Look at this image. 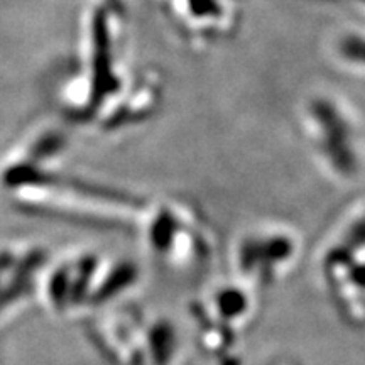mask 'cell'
<instances>
[{"mask_svg": "<svg viewBox=\"0 0 365 365\" xmlns=\"http://www.w3.org/2000/svg\"><path fill=\"white\" fill-rule=\"evenodd\" d=\"M293 242L284 234H262L252 235L242 240L239 249V266L245 277L250 281L257 279L266 284L272 279L277 269L286 267V262L293 254Z\"/></svg>", "mask_w": 365, "mask_h": 365, "instance_id": "6da1fadb", "label": "cell"}, {"mask_svg": "<svg viewBox=\"0 0 365 365\" xmlns=\"http://www.w3.org/2000/svg\"><path fill=\"white\" fill-rule=\"evenodd\" d=\"M314 112H317L318 124L322 127L323 139L327 137V144L323 145L328 150L331 164L341 173H350L355 166V158L352 149H349V130L344 120L328 103L317 105Z\"/></svg>", "mask_w": 365, "mask_h": 365, "instance_id": "7a4b0ae2", "label": "cell"}, {"mask_svg": "<svg viewBox=\"0 0 365 365\" xmlns=\"http://www.w3.org/2000/svg\"><path fill=\"white\" fill-rule=\"evenodd\" d=\"M341 53L346 56L350 61L362 63L365 65V39L352 36V38H346L345 43L341 44Z\"/></svg>", "mask_w": 365, "mask_h": 365, "instance_id": "3957f363", "label": "cell"}]
</instances>
